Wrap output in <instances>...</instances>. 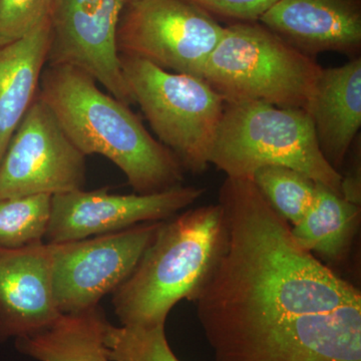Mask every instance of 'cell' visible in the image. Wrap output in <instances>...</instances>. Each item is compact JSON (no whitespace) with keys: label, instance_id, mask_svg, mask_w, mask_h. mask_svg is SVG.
<instances>
[{"label":"cell","instance_id":"6da1fadb","mask_svg":"<svg viewBox=\"0 0 361 361\" xmlns=\"http://www.w3.org/2000/svg\"><path fill=\"white\" fill-rule=\"evenodd\" d=\"M225 250L193 302L215 361H332L361 318L355 285L296 243L249 179L218 194Z\"/></svg>","mask_w":361,"mask_h":361},{"label":"cell","instance_id":"7a4b0ae2","mask_svg":"<svg viewBox=\"0 0 361 361\" xmlns=\"http://www.w3.org/2000/svg\"><path fill=\"white\" fill-rule=\"evenodd\" d=\"M94 78L70 66H45L39 97L75 147L120 169L137 194L182 186L184 169L155 139L130 106L106 94Z\"/></svg>","mask_w":361,"mask_h":361},{"label":"cell","instance_id":"3957f363","mask_svg":"<svg viewBox=\"0 0 361 361\" xmlns=\"http://www.w3.org/2000/svg\"><path fill=\"white\" fill-rule=\"evenodd\" d=\"M226 243L227 229L218 203L188 208L161 221L132 274L113 293L122 325H166L176 304L195 300Z\"/></svg>","mask_w":361,"mask_h":361},{"label":"cell","instance_id":"277c9868","mask_svg":"<svg viewBox=\"0 0 361 361\" xmlns=\"http://www.w3.org/2000/svg\"><path fill=\"white\" fill-rule=\"evenodd\" d=\"M322 68L262 23H232L202 78L225 103L258 102L307 111Z\"/></svg>","mask_w":361,"mask_h":361},{"label":"cell","instance_id":"5b68a950","mask_svg":"<svg viewBox=\"0 0 361 361\" xmlns=\"http://www.w3.org/2000/svg\"><path fill=\"white\" fill-rule=\"evenodd\" d=\"M210 165L226 177L249 180L265 166L291 168L342 196V176L325 160L310 116L300 109L225 103Z\"/></svg>","mask_w":361,"mask_h":361},{"label":"cell","instance_id":"8992f818","mask_svg":"<svg viewBox=\"0 0 361 361\" xmlns=\"http://www.w3.org/2000/svg\"><path fill=\"white\" fill-rule=\"evenodd\" d=\"M134 103L184 171L202 174L210 166L225 101L203 78L163 70L145 59L121 54Z\"/></svg>","mask_w":361,"mask_h":361},{"label":"cell","instance_id":"52a82bcc","mask_svg":"<svg viewBox=\"0 0 361 361\" xmlns=\"http://www.w3.org/2000/svg\"><path fill=\"white\" fill-rule=\"evenodd\" d=\"M224 30L190 0H140L126 4L116 42L120 54L202 78Z\"/></svg>","mask_w":361,"mask_h":361},{"label":"cell","instance_id":"ba28073f","mask_svg":"<svg viewBox=\"0 0 361 361\" xmlns=\"http://www.w3.org/2000/svg\"><path fill=\"white\" fill-rule=\"evenodd\" d=\"M160 222L77 241L49 244L54 300L61 314L99 305L130 277Z\"/></svg>","mask_w":361,"mask_h":361},{"label":"cell","instance_id":"9c48e42d","mask_svg":"<svg viewBox=\"0 0 361 361\" xmlns=\"http://www.w3.org/2000/svg\"><path fill=\"white\" fill-rule=\"evenodd\" d=\"M85 159L37 94L0 161V200L84 189Z\"/></svg>","mask_w":361,"mask_h":361},{"label":"cell","instance_id":"30bf717a","mask_svg":"<svg viewBox=\"0 0 361 361\" xmlns=\"http://www.w3.org/2000/svg\"><path fill=\"white\" fill-rule=\"evenodd\" d=\"M126 0H54L47 66L84 71L128 106L135 104L118 49Z\"/></svg>","mask_w":361,"mask_h":361},{"label":"cell","instance_id":"8fae6325","mask_svg":"<svg viewBox=\"0 0 361 361\" xmlns=\"http://www.w3.org/2000/svg\"><path fill=\"white\" fill-rule=\"evenodd\" d=\"M204 188L178 186L153 194H110L84 189L51 196L44 242L65 243L170 219L193 205Z\"/></svg>","mask_w":361,"mask_h":361},{"label":"cell","instance_id":"7c38bea8","mask_svg":"<svg viewBox=\"0 0 361 361\" xmlns=\"http://www.w3.org/2000/svg\"><path fill=\"white\" fill-rule=\"evenodd\" d=\"M61 315L52 289L49 244L0 247V343L49 329Z\"/></svg>","mask_w":361,"mask_h":361},{"label":"cell","instance_id":"4fadbf2b","mask_svg":"<svg viewBox=\"0 0 361 361\" xmlns=\"http://www.w3.org/2000/svg\"><path fill=\"white\" fill-rule=\"evenodd\" d=\"M259 23L310 58L361 56V0H277Z\"/></svg>","mask_w":361,"mask_h":361},{"label":"cell","instance_id":"5bb4252c","mask_svg":"<svg viewBox=\"0 0 361 361\" xmlns=\"http://www.w3.org/2000/svg\"><path fill=\"white\" fill-rule=\"evenodd\" d=\"M306 113L323 157L341 174L361 128V56L322 68Z\"/></svg>","mask_w":361,"mask_h":361},{"label":"cell","instance_id":"9a60e30c","mask_svg":"<svg viewBox=\"0 0 361 361\" xmlns=\"http://www.w3.org/2000/svg\"><path fill=\"white\" fill-rule=\"evenodd\" d=\"M51 37L47 16L20 39L0 47V161L39 94Z\"/></svg>","mask_w":361,"mask_h":361},{"label":"cell","instance_id":"2e32d148","mask_svg":"<svg viewBox=\"0 0 361 361\" xmlns=\"http://www.w3.org/2000/svg\"><path fill=\"white\" fill-rule=\"evenodd\" d=\"M108 323L97 305L61 314L49 329L14 339V346L37 361H111L104 345Z\"/></svg>","mask_w":361,"mask_h":361},{"label":"cell","instance_id":"e0dca14e","mask_svg":"<svg viewBox=\"0 0 361 361\" xmlns=\"http://www.w3.org/2000/svg\"><path fill=\"white\" fill-rule=\"evenodd\" d=\"M360 225V206L317 183L314 203L291 231L304 250L322 262L339 264L348 258Z\"/></svg>","mask_w":361,"mask_h":361},{"label":"cell","instance_id":"ac0fdd59","mask_svg":"<svg viewBox=\"0 0 361 361\" xmlns=\"http://www.w3.org/2000/svg\"><path fill=\"white\" fill-rule=\"evenodd\" d=\"M251 180L291 227L303 219L314 203L317 183L293 169L265 166L254 173Z\"/></svg>","mask_w":361,"mask_h":361},{"label":"cell","instance_id":"d6986e66","mask_svg":"<svg viewBox=\"0 0 361 361\" xmlns=\"http://www.w3.org/2000/svg\"><path fill=\"white\" fill-rule=\"evenodd\" d=\"M51 202L49 195L0 200V247L16 248L44 241Z\"/></svg>","mask_w":361,"mask_h":361},{"label":"cell","instance_id":"ffe728a7","mask_svg":"<svg viewBox=\"0 0 361 361\" xmlns=\"http://www.w3.org/2000/svg\"><path fill=\"white\" fill-rule=\"evenodd\" d=\"M104 345L111 361H180L169 344L166 325L114 326L109 322Z\"/></svg>","mask_w":361,"mask_h":361},{"label":"cell","instance_id":"44dd1931","mask_svg":"<svg viewBox=\"0 0 361 361\" xmlns=\"http://www.w3.org/2000/svg\"><path fill=\"white\" fill-rule=\"evenodd\" d=\"M54 0H0V47L16 42L44 20Z\"/></svg>","mask_w":361,"mask_h":361},{"label":"cell","instance_id":"7402d4cb","mask_svg":"<svg viewBox=\"0 0 361 361\" xmlns=\"http://www.w3.org/2000/svg\"><path fill=\"white\" fill-rule=\"evenodd\" d=\"M214 18L232 23H257L277 0H190Z\"/></svg>","mask_w":361,"mask_h":361},{"label":"cell","instance_id":"603a6c76","mask_svg":"<svg viewBox=\"0 0 361 361\" xmlns=\"http://www.w3.org/2000/svg\"><path fill=\"white\" fill-rule=\"evenodd\" d=\"M351 152H353V161L348 175L342 176L341 195L345 200L360 206V135L353 142Z\"/></svg>","mask_w":361,"mask_h":361},{"label":"cell","instance_id":"cb8c5ba5","mask_svg":"<svg viewBox=\"0 0 361 361\" xmlns=\"http://www.w3.org/2000/svg\"><path fill=\"white\" fill-rule=\"evenodd\" d=\"M126 1H127V4H130V2L140 1V0H126Z\"/></svg>","mask_w":361,"mask_h":361}]
</instances>
